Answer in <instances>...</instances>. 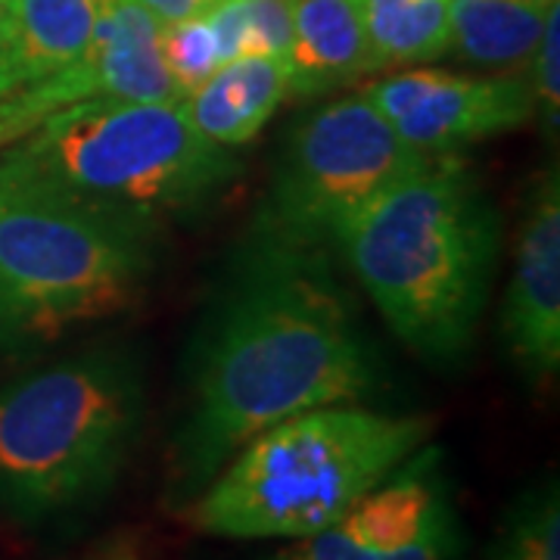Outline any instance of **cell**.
<instances>
[{
	"label": "cell",
	"instance_id": "603a6c76",
	"mask_svg": "<svg viewBox=\"0 0 560 560\" xmlns=\"http://www.w3.org/2000/svg\"><path fill=\"white\" fill-rule=\"evenodd\" d=\"M7 54H10V13L7 3L0 0V97H10V84H7Z\"/></svg>",
	"mask_w": 560,
	"mask_h": 560
},
{
	"label": "cell",
	"instance_id": "d4e9b609",
	"mask_svg": "<svg viewBox=\"0 0 560 560\" xmlns=\"http://www.w3.org/2000/svg\"><path fill=\"white\" fill-rule=\"evenodd\" d=\"M3 3H7V0H3Z\"/></svg>",
	"mask_w": 560,
	"mask_h": 560
},
{
	"label": "cell",
	"instance_id": "ba28073f",
	"mask_svg": "<svg viewBox=\"0 0 560 560\" xmlns=\"http://www.w3.org/2000/svg\"><path fill=\"white\" fill-rule=\"evenodd\" d=\"M460 548L440 452L418 448L340 521L287 541L271 560H455Z\"/></svg>",
	"mask_w": 560,
	"mask_h": 560
},
{
	"label": "cell",
	"instance_id": "2e32d148",
	"mask_svg": "<svg viewBox=\"0 0 560 560\" xmlns=\"http://www.w3.org/2000/svg\"><path fill=\"white\" fill-rule=\"evenodd\" d=\"M377 72L448 54L452 0H355Z\"/></svg>",
	"mask_w": 560,
	"mask_h": 560
},
{
	"label": "cell",
	"instance_id": "7402d4cb",
	"mask_svg": "<svg viewBox=\"0 0 560 560\" xmlns=\"http://www.w3.org/2000/svg\"><path fill=\"white\" fill-rule=\"evenodd\" d=\"M147 13H153L162 25H175V22L197 20L212 13L224 0H138Z\"/></svg>",
	"mask_w": 560,
	"mask_h": 560
},
{
	"label": "cell",
	"instance_id": "9c48e42d",
	"mask_svg": "<svg viewBox=\"0 0 560 560\" xmlns=\"http://www.w3.org/2000/svg\"><path fill=\"white\" fill-rule=\"evenodd\" d=\"M361 94L423 156L460 153L536 119L529 81L521 75L480 79L420 66L368 81Z\"/></svg>",
	"mask_w": 560,
	"mask_h": 560
},
{
	"label": "cell",
	"instance_id": "5b68a950",
	"mask_svg": "<svg viewBox=\"0 0 560 560\" xmlns=\"http://www.w3.org/2000/svg\"><path fill=\"white\" fill-rule=\"evenodd\" d=\"M143 408V374L125 349H88L0 386V517L35 526L109 492Z\"/></svg>",
	"mask_w": 560,
	"mask_h": 560
},
{
	"label": "cell",
	"instance_id": "7a4b0ae2",
	"mask_svg": "<svg viewBox=\"0 0 560 560\" xmlns=\"http://www.w3.org/2000/svg\"><path fill=\"white\" fill-rule=\"evenodd\" d=\"M352 275L415 355L460 359L499 261L501 215L460 153L423 156L334 234Z\"/></svg>",
	"mask_w": 560,
	"mask_h": 560
},
{
	"label": "cell",
	"instance_id": "d6986e66",
	"mask_svg": "<svg viewBox=\"0 0 560 560\" xmlns=\"http://www.w3.org/2000/svg\"><path fill=\"white\" fill-rule=\"evenodd\" d=\"M162 60L180 97L197 91L215 69H221L224 57L209 16L162 25Z\"/></svg>",
	"mask_w": 560,
	"mask_h": 560
},
{
	"label": "cell",
	"instance_id": "4fadbf2b",
	"mask_svg": "<svg viewBox=\"0 0 560 560\" xmlns=\"http://www.w3.org/2000/svg\"><path fill=\"white\" fill-rule=\"evenodd\" d=\"M283 101H290L287 60L241 57L215 69L180 106L197 131L237 150L259 135Z\"/></svg>",
	"mask_w": 560,
	"mask_h": 560
},
{
	"label": "cell",
	"instance_id": "9a60e30c",
	"mask_svg": "<svg viewBox=\"0 0 560 560\" xmlns=\"http://www.w3.org/2000/svg\"><path fill=\"white\" fill-rule=\"evenodd\" d=\"M548 10L529 0H452L448 50L486 69L517 66L539 44Z\"/></svg>",
	"mask_w": 560,
	"mask_h": 560
},
{
	"label": "cell",
	"instance_id": "8fae6325",
	"mask_svg": "<svg viewBox=\"0 0 560 560\" xmlns=\"http://www.w3.org/2000/svg\"><path fill=\"white\" fill-rule=\"evenodd\" d=\"M75 69L88 88V97L184 101L162 60V22L138 0H97L91 47Z\"/></svg>",
	"mask_w": 560,
	"mask_h": 560
},
{
	"label": "cell",
	"instance_id": "277c9868",
	"mask_svg": "<svg viewBox=\"0 0 560 560\" xmlns=\"http://www.w3.org/2000/svg\"><path fill=\"white\" fill-rule=\"evenodd\" d=\"M153 228L69 197L0 153V346L121 315L153 271Z\"/></svg>",
	"mask_w": 560,
	"mask_h": 560
},
{
	"label": "cell",
	"instance_id": "8992f818",
	"mask_svg": "<svg viewBox=\"0 0 560 560\" xmlns=\"http://www.w3.org/2000/svg\"><path fill=\"white\" fill-rule=\"evenodd\" d=\"M7 153L69 197L153 231L241 175L237 153L197 131L180 103H66Z\"/></svg>",
	"mask_w": 560,
	"mask_h": 560
},
{
	"label": "cell",
	"instance_id": "3957f363",
	"mask_svg": "<svg viewBox=\"0 0 560 560\" xmlns=\"http://www.w3.org/2000/svg\"><path fill=\"white\" fill-rule=\"evenodd\" d=\"M430 433L433 420L423 415H386L359 401L302 411L241 445L187 501V523L219 539H305L389 480Z\"/></svg>",
	"mask_w": 560,
	"mask_h": 560
},
{
	"label": "cell",
	"instance_id": "52a82bcc",
	"mask_svg": "<svg viewBox=\"0 0 560 560\" xmlns=\"http://www.w3.org/2000/svg\"><path fill=\"white\" fill-rule=\"evenodd\" d=\"M420 162L423 153L411 150L361 91L320 103L283 140L256 241L320 249L352 212Z\"/></svg>",
	"mask_w": 560,
	"mask_h": 560
},
{
	"label": "cell",
	"instance_id": "7c38bea8",
	"mask_svg": "<svg viewBox=\"0 0 560 560\" xmlns=\"http://www.w3.org/2000/svg\"><path fill=\"white\" fill-rule=\"evenodd\" d=\"M290 3V97L312 101L352 81L377 75L355 0H287Z\"/></svg>",
	"mask_w": 560,
	"mask_h": 560
},
{
	"label": "cell",
	"instance_id": "30bf717a",
	"mask_svg": "<svg viewBox=\"0 0 560 560\" xmlns=\"http://www.w3.org/2000/svg\"><path fill=\"white\" fill-rule=\"evenodd\" d=\"M501 340L529 377L560 368V175L545 168L526 194L514 271L501 308Z\"/></svg>",
	"mask_w": 560,
	"mask_h": 560
},
{
	"label": "cell",
	"instance_id": "ffe728a7",
	"mask_svg": "<svg viewBox=\"0 0 560 560\" xmlns=\"http://www.w3.org/2000/svg\"><path fill=\"white\" fill-rule=\"evenodd\" d=\"M75 101H88L84 84H81L75 69L62 72L57 79L32 84V88H22L16 94H10V97H0V153L7 147H13L16 140L25 138L54 109Z\"/></svg>",
	"mask_w": 560,
	"mask_h": 560
},
{
	"label": "cell",
	"instance_id": "ac0fdd59",
	"mask_svg": "<svg viewBox=\"0 0 560 560\" xmlns=\"http://www.w3.org/2000/svg\"><path fill=\"white\" fill-rule=\"evenodd\" d=\"M492 560H560L558 482H541L508 511Z\"/></svg>",
	"mask_w": 560,
	"mask_h": 560
},
{
	"label": "cell",
	"instance_id": "cb8c5ba5",
	"mask_svg": "<svg viewBox=\"0 0 560 560\" xmlns=\"http://www.w3.org/2000/svg\"><path fill=\"white\" fill-rule=\"evenodd\" d=\"M529 3H536V7H555L558 0H529Z\"/></svg>",
	"mask_w": 560,
	"mask_h": 560
},
{
	"label": "cell",
	"instance_id": "5bb4252c",
	"mask_svg": "<svg viewBox=\"0 0 560 560\" xmlns=\"http://www.w3.org/2000/svg\"><path fill=\"white\" fill-rule=\"evenodd\" d=\"M7 84L16 94L84 60L97 22V0H7Z\"/></svg>",
	"mask_w": 560,
	"mask_h": 560
},
{
	"label": "cell",
	"instance_id": "6da1fadb",
	"mask_svg": "<svg viewBox=\"0 0 560 560\" xmlns=\"http://www.w3.org/2000/svg\"><path fill=\"white\" fill-rule=\"evenodd\" d=\"M374 389V352L320 249L256 241L202 327L172 489L187 504L261 430Z\"/></svg>",
	"mask_w": 560,
	"mask_h": 560
},
{
	"label": "cell",
	"instance_id": "e0dca14e",
	"mask_svg": "<svg viewBox=\"0 0 560 560\" xmlns=\"http://www.w3.org/2000/svg\"><path fill=\"white\" fill-rule=\"evenodd\" d=\"M224 62L241 57H280L290 54V3L287 0H224L206 13Z\"/></svg>",
	"mask_w": 560,
	"mask_h": 560
},
{
	"label": "cell",
	"instance_id": "44dd1931",
	"mask_svg": "<svg viewBox=\"0 0 560 560\" xmlns=\"http://www.w3.org/2000/svg\"><path fill=\"white\" fill-rule=\"evenodd\" d=\"M533 69H529V91L536 103V116L548 135L558 131L560 116V7L555 3L548 10V20L541 28L539 44L529 54Z\"/></svg>",
	"mask_w": 560,
	"mask_h": 560
}]
</instances>
